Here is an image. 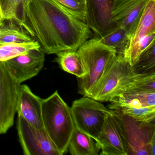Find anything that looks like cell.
<instances>
[{
	"mask_svg": "<svg viewBox=\"0 0 155 155\" xmlns=\"http://www.w3.org/2000/svg\"><path fill=\"white\" fill-rule=\"evenodd\" d=\"M141 74L135 71L123 55L117 54L90 97L100 102L110 101L116 96L125 92Z\"/></svg>",
	"mask_w": 155,
	"mask_h": 155,
	"instance_id": "277c9868",
	"label": "cell"
},
{
	"mask_svg": "<svg viewBox=\"0 0 155 155\" xmlns=\"http://www.w3.org/2000/svg\"><path fill=\"white\" fill-rule=\"evenodd\" d=\"M45 60V53L40 49H34L4 62L13 78L21 84L37 76L44 66Z\"/></svg>",
	"mask_w": 155,
	"mask_h": 155,
	"instance_id": "8fae6325",
	"label": "cell"
},
{
	"mask_svg": "<svg viewBox=\"0 0 155 155\" xmlns=\"http://www.w3.org/2000/svg\"><path fill=\"white\" fill-rule=\"evenodd\" d=\"M82 1H84V0H82Z\"/></svg>",
	"mask_w": 155,
	"mask_h": 155,
	"instance_id": "f1b7e54d",
	"label": "cell"
},
{
	"mask_svg": "<svg viewBox=\"0 0 155 155\" xmlns=\"http://www.w3.org/2000/svg\"><path fill=\"white\" fill-rule=\"evenodd\" d=\"M108 108L115 110L120 108H139L155 106V91L130 90L125 91L113 98Z\"/></svg>",
	"mask_w": 155,
	"mask_h": 155,
	"instance_id": "5bb4252c",
	"label": "cell"
},
{
	"mask_svg": "<svg viewBox=\"0 0 155 155\" xmlns=\"http://www.w3.org/2000/svg\"><path fill=\"white\" fill-rule=\"evenodd\" d=\"M23 2L24 0L3 1L2 9L5 20L13 21L20 25Z\"/></svg>",
	"mask_w": 155,
	"mask_h": 155,
	"instance_id": "603a6c76",
	"label": "cell"
},
{
	"mask_svg": "<svg viewBox=\"0 0 155 155\" xmlns=\"http://www.w3.org/2000/svg\"><path fill=\"white\" fill-rule=\"evenodd\" d=\"M116 0H84L85 22L94 37L101 38L118 26L113 21L112 11Z\"/></svg>",
	"mask_w": 155,
	"mask_h": 155,
	"instance_id": "9c48e42d",
	"label": "cell"
},
{
	"mask_svg": "<svg viewBox=\"0 0 155 155\" xmlns=\"http://www.w3.org/2000/svg\"><path fill=\"white\" fill-rule=\"evenodd\" d=\"M101 155H128L127 142L120 123L112 111L106 116L97 141Z\"/></svg>",
	"mask_w": 155,
	"mask_h": 155,
	"instance_id": "30bf717a",
	"label": "cell"
},
{
	"mask_svg": "<svg viewBox=\"0 0 155 155\" xmlns=\"http://www.w3.org/2000/svg\"><path fill=\"white\" fill-rule=\"evenodd\" d=\"M115 110L140 121L150 122L155 121V106L139 108L124 107Z\"/></svg>",
	"mask_w": 155,
	"mask_h": 155,
	"instance_id": "7402d4cb",
	"label": "cell"
},
{
	"mask_svg": "<svg viewBox=\"0 0 155 155\" xmlns=\"http://www.w3.org/2000/svg\"><path fill=\"white\" fill-rule=\"evenodd\" d=\"M33 40L27 32L13 25L5 26L3 22L0 27V44L21 43Z\"/></svg>",
	"mask_w": 155,
	"mask_h": 155,
	"instance_id": "ffe728a7",
	"label": "cell"
},
{
	"mask_svg": "<svg viewBox=\"0 0 155 155\" xmlns=\"http://www.w3.org/2000/svg\"><path fill=\"white\" fill-rule=\"evenodd\" d=\"M20 85L0 61V134L6 133L14 124Z\"/></svg>",
	"mask_w": 155,
	"mask_h": 155,
	"instance_id": "52a82bcc",
	"label": "cell"
},
{
	"mask_svg": "<svg viewBox=\"0 0 155 155\" xmlns=\"http://www.w3.org/2000/svg\"><path fill=\"white\" fill-rule=\"evenodd\" d=\"M73 17L85 22V4L82 0H53Z\"/></svg>",
	"mask_w": 155,
	"mask_h": 155,
	"instance_id": "cb8c5ba5",
	"label": "cell"
},
{
	"mask_svg": "<svg viewBox=\"0 0 155 155\" xmlns=\"http://www.w3.org/2000/svg\"><path fill=\"white\" fill-rule=\"evenodd\" d=\"M55 61L61 69L80 78L86 74V70L77 51L69 50L57 53Z\"/></svg>",
	"mask_w": 155,
	"mask_h": 155,
	"instance_id": "e0dca14e",
	"label": "cell"
},
{
	"mask_svg": "<svg viewBox=\"0 0 155 155\" xmlns=\"http://www.w3.org/2000/svg\"><path fill=\"white\" fill-rule=\"evenodd\" d=\"M34 49H40L39 44L35 40L28 42L0 44V61L4 62Z\"/></svg>",
	"mask_w": 155,
	"mask_h": 155,
	"instance_id": "ac0fdd59",
	"label": "cell"
},
{
	"mask_svg": "<svg viewBox=\"0 0 155 155\" xmlns=\"http://www.w3.org/2000/svg\"><path fill=\"white\" fill-rule=\"evenodd\" d=\"M111 110L121 126L128 155H151L155 150L154 122L140 121L118 110Z\"/></svg>",
	"mask_w": 155,
	"mask_h": 155,
	"instance_id": "5b68a950",
	"label": "cell"
},
{
	"mask_svg": "<svg viewBox=\"0 0 155 155\" xmlns=\"http://www.w3.org/2000/svg\"><path fill=\"white\" fill-rule=\"evenodd\" d=\"M17 130L25 155H61L45 129H39L18 114Z\"/></svg>",
	"mask_w": 155,
	"mask_h": 155,
	"instance_id": "ba28073f",
	"label": "cell"
},
{
	"mask_svg": "<svg viewBox=\"0 0 155 155\" xmlns=\"http://www.w3.org/2000/svg\"><path fill=\"white\" fill-rule=\"evenodd\" d=\"M5 19L3 17V13H2V6L0 4V24H2Z\"/></svg>",
	"mask_w": 155,
	"mask_h": 155,
	"instance_id": "484cf974",
	"label": "cell"
},
{
	"mask_svg": "<svg viewBox=\"0 0 155 155\" xmlns=\"http://www.w3.org/2000/svg\"><path fill=\"white\" fill-rule=\"evenodd\" d=\"M68 149L72 155H97L100 150L95 140L76 127L70 140Z\"/></svg>",
	"mask_w": 155,
	"mask_h": 155,
	"instance_id": "2e32d148",
	"label": "cell"
},
{
	"mask_svg": "<svg viewBox=\"0 0 155 155\" xmlns=\"http://www.w3.org/2000/svg\"><path fill=\"white\" fill-rule=\"evenodd\" d=\"M130 36L121 27H118L113 31L99 38L105 45L112 48L117 54H123L129 40Z\"/></svg>",
	"mask_w": 155,
	"mask_h": 155,
	"instance_id": "d6986e66",
	"label": "cell"
},
{
	"mask_svg": "<svg viewBox=\"0 0 155 155\" xmlns=\"http://www.w3.org/2000/svg\"><path fill=\"white\" fill-rule=\"evenodd\" d=\"M130 90L155 91V71L141 74L129 86L126 91Z\"/></svg>",
	"mask_w": 155,
	"mask_h": 155,
	"instance_id": "d4e9b609",
	"label": "cell"
},
{
	"mask_svg": "<svg viewBox=\"0 0 155 155\" xmlns=\"http://www.w3.org/2000/svg\"><path fill=\"white\" fill-rule=\"evenodd\" d=\"M149 0H116L113 11V21L130 35L136 29Z\"/></svg>",
	"mask_w": 155,
	"mask_h": 155,
	"instance_id": "7c38bea8",
	"label": "cell"
},
{
	"mask_svg": "<svg viewBox=\"0 0 155 155\" xmlns=\"http://www.w3.org/2000/svg\"><path fill=\"white\" fill-rule=\"evenodd\" d=\"M3 1H4V0H0V4H1V6L2 4V2H3Z\"/></svg>",
	"mask_w": 155,
	"mask_h": 155,
	"instance_id": "4316f807",
	"label": "cell"
},
{
	"mask_svg": "<svg viewBox=\"0 0 155 155\" xmlns=\"http://www.w3.org/2000/svg\"><path fill=\"white\" fill-rule=\"evenodd\" d=\"M47 54L77 51L94 36L86 23L53 0H25L19 25Z\"/></svg>",
	"mask_w": 155,
	"mask_h": 155,
	"instance_id": "6da1fadb",
	"label": "cell"
},
{
	"mask_svg": "<svg viewBox=\"0 0 155 155\" xmlns=\"http://www.w3.org/2000/svg\"><path fill=\"white\" fill-rule=\"evenodd\" d=\"M155 32V0H149L136 29L130 37L125 50L131 48L142 38Z\"/></svg>",
	"mask_w": 155,
	"mask_h": 155,
	"instance_id": "9a60e30c",
	"label": "cell"
},
{
	"mask_svg": "<svg viewBox=\"0 0 155 155\" xmlns=\"http://www.w3.org/2000/svg\"><path fill=\"white\" fill-rule=\"evenodd\" d=\"M2 24H0V27H1V26Z\"/></svg>",
	"mask_w": 155,
	"mask_h": 155,
	"instance_id": "83f0119b",
	"label": "cell"
},
{
	"mask_svg": "<svg viewBox=\"0 0 155 155\" xmlns=\"http://www.w3.org/2000/svg\"><path fill=\"white\" fill-rule=\"evenodd\" d=\"M77 51L86 71L85 76L77 78L78 92L90 97L117 54L112 48L103 44L96 37L84 42Z\"/></svg>",
	"mask_w": 155,
	"mask_h": 155,
	"instance_id": "3957f363",
	"label": "cell"
},
{
	"mask_svg": "<svg viewBox=\"0 0 155 155\" xmlns=\"http://www.w3.org/2000/svg\"><path fill=\"white\" fill-rule=\"evenodd\" d=\"M41 111L43 126L51 140L60 153H66L75 129L69 106L56 91L42 99Z\"/></svg>",
	"mask_w": 155,
	"mask_h": 155,
	"instance_id": "7a4b0ae2",
	"label": "cell"
},
{
	"mask_svg": "<svg viewBox=\"0 0 155 155\" xmlns=\"http://www.w3.org/2000/svg\"><path fill=\"white\" fill-rule=\"evenodd\" d=\"M71 109L75 127L97 141L110 110L100 101L84 96L74 101Z\"/></svg>",
	"mask_w": 155,
	"mask_h": 155,
	"instance_id": "8992f818",
	"label": "cell"
},
{
	"mask_svg": "<svg viewBox=\"0 0 155 155\" xmlns=\"http://www.w3.org/2000/svg\"><path fill=\"white\" fill-rule=\"evenodd\" d=\"M42 99L35 95L27 85H20L17 112L30 124L39 129L44 128L41 111Z\"/></svg>",
	"mask_w": 155,
	"mask_h": 155,
	"instance_id": "4fadbf2b",
	"label": "cell"
},
{
	"mask_svg": "<svg viewBox=\"0 0 155 155\" xmlns=\"http://www.w3.org/2000/svg\"><path fill=\"white\" fill-rule=\"evenodd\" d=\"M132 67L139 74L155 71V41L140 54L136 64Z\"/></svg>",
	"mask_w": 155,
	"mask_h": 155,
	"instance_id": "44dd1931",
	"label": "cell"
},
{
	"mask_svg": "<svg viewBox=\"0 0 155 155\" xmlns=\"http://www.w3.org/2000/svg\"><path fill=\"white\" fill-rule=\"evenodd\" d=\"M24 1H25V0H24Z\"/></svg>",
	"mask_w": 155,
	"mask_h": 155,
	"instance_id": "f546056e",
	"label": "cell"
}]
</instances>
